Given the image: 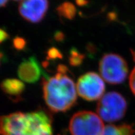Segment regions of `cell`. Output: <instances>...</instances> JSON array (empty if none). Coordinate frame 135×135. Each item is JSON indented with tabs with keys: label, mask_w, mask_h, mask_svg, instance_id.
<instances>
[{
	"label": "cell",
	"mask_w": 135,
	"mask_h": 135,
	"mask_svg": "<svg viewBox=\"0 0 135 135\" xmlns=\"http://www.w3.org/2000/svg\"><path fill=\"white\" fill-rule=\"evenodd\" d=\"M68 70L65 65H59L55 76L43 79L44 99L53 112H65L76 102V87L71 78L67 75Z\"/></svg>",
	"instance_id": "cell-1"
},
{
	"label": "cell",
	"mask_w": 135,
	"mask_h": 135,
	"mask_svg": "<svg viewBox=\"0 0 135 135\" xmlns=\"http://www.w3.org/2000/svg\"><path fill=\"white\" fill-rule=\"evenodd\" d=\"M1 135H53L52 118L45 110L16 112L0 117Z\"/></svg>",
	"instance_id": "cell-2"
},
{
	"label": "cell",
	"mask_w": 135,
	"mask_h": 135,
	"mask_svg": "<svg viewBox=\"0 0 135 135\" xmlns=\"http://www.w3.org/2000/svg\"><path fill=\"white\" fill-rule=\"evenodd\" d=\"M97 109L102 120L108 123L115 122L120 120L125 115L127 102L119 93L109 92L99 99Z\"/></svg>",
	"instance_id": "cell-3"
},
{
	"label": "cell",
	"mask_w": 135,
	"mask_h": 135,
	"mask_svg": "<svg viewBox=\"0 0 135 135\" xmlns=\"http://www.w3.org/2000/svg\"><path fill=\"white\" fill-rule=\"evenodd\" d=\"M101 78L111 84H121L128 73L127 62L121 56L114 53L104 55L99 63Z\"/></svg>",
	"instance_id": "cell-4"
},
{
	"label": "cell",
	"mask_w": 135,
	"mask_h": 135,
	"mask_svg": "<svg viewBox=\"0 0 135 135\" xmlns=\"http://www.w3.org/2000/svg\"><path fill=\"white\" fill-rule=\"evenodd\" d=\"M104 128L98 115L92 111H79L71 118L69 129L71 135H101Z\"/></svg>",
	"instance_id": "cell-5"
},
{
	"label": "cell",
	"mask_w": 135,
	"mask_h": 135,
	"mask_svg": "<svg viewBox=\"0 0 135 135\" xmlns=\"http://www.w3.org/2000/svg\"><path fill=\"white\" fill-rule=\"evenodd\" d=\"M76 90L82 98L92 101L100 99L105 91V84L97 73L88 72L79 78Z\"/></svg>",
	"instance_id": "cell-6"
},
{
	"label": "cell",
	"mask_w": 135,
	"mask_h": 135,
	"mask_svg": "<svg viewBox=\"0 0 135 135\" xmlns=\"http://www.w3.org/2000/svg\"><path fill=\"white\" fill-rule=\"evenodd\" d=\"M48 0H23L19 6V13L27 21L38 23L45 18L48 9Z\"/></svg>",
	"instance_id": "cell-7"
},
{
	"label": "cell",
	"mask_w": 135,
	"mask_h": 135,
	"mask_svg": "<svg viewBox=\"0 0 135 135\" xmlns=\"http://www.w3.org/2000/svg\"><path fill=\"white\" fill-rule=\"evenodd\" d=\"M41 69L35 57H30L20 64L18 70V76L28 83H34L40 80Z\"/></svg>",
	"instance_id": "cell-8"
},
{
	"label": "cell",
	"mask_w": 135,
	"mask_h": 135,
	"mask_svg": "<svg viewBox=\"0 0 135 135\" xmlns=\"http://www.w3.org/2000/svg\"><path fill=\"white\" fill-rule=\"evenodd\" d=\"M3 92L10 98L15 101L20 99L22 93L25 89V84L17 79H6L0 84Z\"/></svg>",
	"instance_id": "cell-9"
},
{
	"label": "cell",
	"mask_w": 135,
	"mask_h": 135,
	"mask_svg": "<svg viewBox=\"0 0 135 135\" xmlns=\"http://www.w3.org/2000/svg\"><path fill=\"white\" fill-rule=\"evenodd\" d=\"M56 11L61 17H63L68 20L73 19L76 13L75 5L68 1L61 4L56 8Z\"/></svg>",
	"instance_id": "cell-10"
},
{
	"label": "cell",
	"mask_w": 135,
	"mask_h": 135,
	"mask_svg": "<svg viewBox=\"0 0 135 135\" xmlns=\"http://www.w3.org/2000/svg\"><path fill=\"white\" fill-rule=\"evenodd\" d=\"M84 59V55L80 53L76 49H72L70 51V55L69 57L70 65L73 66H77L81 65Z\"/></svg>",
	"instance_id": "cell-11"
},
{
	"label": "cell",
	"mask_w": 135,
	"mask_h": 135,
	"mask_svg": "<svg viewBox=\"0 0 135 135\" xmlns=\"http://www.w3.org/2000/svg\"><path fill=\"white\" fill-rule=\"evenodd\" d=\"M62 58L63 55L60 51L55 47L51 48L47 52V60H56L57 59H61Z\"/></svg>",
	"instance_id": "cell-12"
},
{
	"label": "cell",
	"mask_w": 135,
	"mask_h": 135,
	"mask_svg": "<svg viewBox=\"0 0 135 135\" xmlns=\"http://www.w3.org/2000/svg\"><path fill=\"white\" fill-rule=\"evenodd\" d=\"M118 128L120 135H134V129L130 124H123Z\"/></svg>",
	"instance_id": "cell-13"
},
{
	"label": "cell",
	"mask_w": 135,
	"mask_h": 135,
	"mask_svg": "<svg viewBox=\"0 0 135 135\" xmlns=\"http://www.w3.org/2000/svg\"><path fill=\"white\" fill-rule=\"evenodd\" d=\"M101 135H120L118 126L107 125L104 127Z\"/></svg>",
	"instance_id": "cell-14"
},
{
	"label": "cell",
	"mask_w": 135,
	"mask_h": 135,
	"mask_svg": "<svg viewBox=\"0 0 135 135\" xmlns=\"http://www.w3.org/2000/svg\"><path fill=\"white\" fill-rule=\"evenodd\" d=\"M26 42L24 38L21 37H16L13 40V46L17 50H24L26 46Z\"/></svg>",
	"instance_id": "cell-15"
},
{
	"label": "cell",
	"mask_w": 135,
	"mask_h": 135,
	"mask_svg": "<svg viewBox=\"0 0 135 135\" xmlns=\"http://www.w3.org/2000/svg\"><path fill=\"white\" fill-rule=\"evenodd\" d=\"M129 86L133 93L135 95V67L133 68L129 76Z\"/></svg>",
	"instance_id": "cell-16"
},
{
	"label": "cell",
	"mask_w": 135,
	"mask_h": 135,
	"mask_svg": "<svg viewBox=\"0 0 135 135\" xmlns=\"http://www.w3.org/2000/svg\"><path fill=\"white\" fill-rule=\"evenodd\" d=\"M9 34L5 30L0 28V45L9 38Z\"/></svg>",
	"instance_id": "cell-17"
},
{
	"label": "cell",
	"mask_w": 135,
	"mask_h": 135,
	"mask_svg": "<svg viewBox=\"0 0 135 135\" xmlns=\"http://www.w3.org/2000/svg\"><path fill=\"white\" fill-rule=\"evenodd\" d=\"M64 34H63L61 32H57L55 35V38L57 41H61L63 40L64 39Z\"/></svg>",
	"instance_id": "cell-18"
},
{
	"label": "cell",
	"mask_w": 135,
	"mask_h": 135,
	"mask_svg": "<svg viewBox=\"0 0 135 135\" xmlns=\"http://www.w3.org/2000/svg\"><path fill=\"white\" fill-rule=\"evenodd\" d=\"M76 2L79 6H83L87 4L88 1L86 0H76Z\"/></svg>",
	"instance_id": "cell-19"
},
{
	"label": "cell",
	"mask_w": 135,
	"mask_h": 135,
	"mask_svg": "<svg viewBox=\"0 0 135 135\" xmlns=\"http://www.w3.org/2000/svg\"><path fill=\"white\" fill-rule=\"evenodd\" d=\"M8 0H0V8L4 6L8 3Z\"/></svg>",
	"instance_id": "cell-20"
},
{
	"label": "cell",
	"mask_w": 135,
	"mask_h": 135,
	"mask_svg": "<svg viewBox=\"0 0 135 135\" xmlns=\"http://www.w3.org/2000/svg\"><path fill=\"white\" fill-rule=\"evenodd\" d=\"M2 56H3V55L0 53V61H1V58H2Z\"/></svg>",
	"instance_id": "cell-21"
},
{
	"label": "cell",
	"mask_w": 135,
	"mask_h": 135,
	"mask_svg": "<svg viewBox=\"0 0 135 135\" xmlns=\"http://www.w3.org/2000/svg\"><path fill=\"white\" fill-rule=\"evenodd\" d=\"M13 1H23V0H13Z\"/></svg>",
	"instance_id": "cell-22"
}]
</instances>
